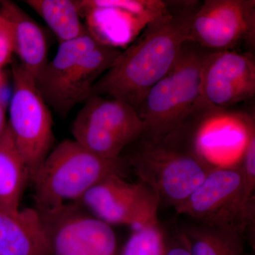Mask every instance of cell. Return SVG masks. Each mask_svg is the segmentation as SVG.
<instances>
[{
  "instance_id": "obj_4",
  "label": "cell",
  "mask_w": 255,
  "mask_h": 255,
  "mask_svg": "<svg viewBox=\"0 0 255 255\" xmlns=\"http://www.w3.org/2000/svg\"><path fill=\"white\" fill-rule=\"evenodd\" d=\"M126 162L102 158L74 140H66L50 151L32 178L39 212L54 211L80 202L87 191L104 179L124 176Z\"/></svg>"
},
{
  "instance_id": "obj_14",
  "label": "cell",
  "mask_w": 255,
  "mask_h": 255,
  "mask_svg": "<svg viewBox=\"0 0 255 255\" xmlns=\"http://www.w3.org/2000/svg\"><path fill=\"white\" fill-rule=\"evenodd\" d=\"M0 255H51L49 239L38 210L0 209Z\"/></svg>"
},
{
  "instance_id": "obj_6",
  "label": "cell",
  "mask_w": 255,
  "mask_h": 255,
  "mask_svg": "<svg viewBox=\"0 0 255 255\" xmlns=\"http://www.w3.org/2000/svg\"><path fill=\"white\" fill-rule=\"evenodd\" d=\"M198 224L241 233L255 227V199L248 195L241 165L215 166L202 184L174 208Z\"/></svg>"
},
{
  "instance_id": "obj_18",
  "label": "cell",
  "mask_w": 255,
  "mask_h": 255,
  "mask_svg": "<svg viewBox=\"0 0 255 255\" xmlns=\"http://www.w3.org/2000/svg\"><path fill=\"white\" fill-rule=\"evenodd\" d=\"M28 6L48 25L59 44L86 34L76 1L71 0H26Z\"/></svg>"
},
{
  "instance_id": "obj_21",
  "label": "cell",
  "mask_w": 255,
  "mask_h": 255,
  "mask_svg": "<svg viewBox=\"0 0 255 255\" xmlns=\"http://www.w3.org/2000/svg\"><path fill=\"white\" fill-rule=\"evenodd\" d=\"M13 53L14 44L11 27L5 19L4 24L0 27V72L3 67L11 61Z\"/></svg>"
},
{
  "instance_id": "obj_19",
  "label": "cell",
  "mask_w": 255,
  "mask_h": 255,
  "mask_svg": "<svg viewBox=\"0 0 255 255\" xmlns=\"http://www.w3.org/2000/svg\"><path fill=\"white\" fill-rule=\"evenodd\" d=\"M164 245L158 223L132 231L119 255H163Z\"/></svg>"
},
{
  "instance_id": "obj_11",
  "label": "cell",
  "mask_w": 255,
  "mask_h": 255,
  "mask_svg": "<svg viewBox=\"0 0 255 255\" xmlns=\"http://www.w3.org/2000/svg\"><path fill=\"white\" fill-rule=\"evenodd\" d=\"M87 19V30L104 44L119 48L130 45L144 28L163 14L168 1L85 0L76 1Z\"/></svg>"
},
{
  "instance_id": "obj_9",
  "label": "cell",
  "mask_w": 255,
  "mask_h": 255,
  "mask_svg": "<svg viewBox=\"0 0 255 255\" xmlns=\"http://www.w3.org/2000/svg\"><path fill=\"white\" fill-rule=\"evenodd\" d=\"M97 219L133 231L158 224L157 196L143 182H129L123 175L109 176L91 188L80 202Z\"/></svg>"
},
{
  "instance_id": "obj_2",
  "label": "cell",
  "mask_w": 255,
  "mask_h": 255,
  "mask_svg": "<svg viewBox=\"0 0 255 255\" xmlns=\"http://www.w3.org/2000/svg\"><path fill=\"white\" fill-rule=\"evenodd\" d=\"M210 111L201 107L180 127L159 136L142 134L134 142L128 162L139 181L153 191L159 204L174 208L187 200L215 167L201 153L197 135Z\"/></svg>"
},
{
  "instance_id": "obj_5",
  "label": "cell",
  "mask_w": 255,
  "mask_h": 255,
  "mask_svg": "<svg viewBox=\"0 0 255 255\" xmlns=\"http://www.w3.org/2000/svg\"><path fill=\"white\" fill-rule=\"evenodd\" d=\"M212 50L187 41L175 64L147 95L137 112L143 134L159 136L172 131L190 118L201 105L203 64Z\"/></svg>"
},
{
  "instance_id": "obj_7",
  "label": "cell",
  "mask_w": 255,
  "mask_h": 255,
  "mask_svg": "<svg viewBox=\"0 0 255 255\" xmlns=\"http://www.w3.org/2000/svg\"><path fill=\"white\" fill-rule=\"evenodd\" d=\"M74 140L102 158L117 159L136 141L145 126L136 110L123 101L92 95L72 125Z\"/></svg>"
},
{
  "instance_id": "obj_13",
  "label": "cell",
  "mask_w": 255,
  "mask_h": 255,
  "mask_svg": "<svg viewBox=\"0 0 255 255\" xmlns=\"http://www.w3.org/2000/svg\"><path fill=\"white\" fill-rule=\"evenodd\" d=\"M255 95V58L243 50L212 51L203 64L200 101L223 111Z\"/></svg>"
},
{
  "instance_id": "obj_17",
  "label": "cell",
  "mask_w": 255,
  "mask_h": 255,
  "mask_svg": "<svg viewBox=\"0 0 255 255\" xmlns=\"http://www.w3.org/2000/svg\"><path fill=\"white\" fill-rule=\"evenodd\" d=\"M179 233L185 240L191 255H246L241 233L198 223L185 226Z\"/></svg>"
},
{
  "instance_id": "obj_22",
  "label": "cell",
  "mask_w": 255,
  "mask_h": 255,
  "mask_svg": "<svg viewBox=\"0 0 255 255\" xmlns=\"http://www.w3.org/2000/svg\"><path fill=\"white\" fill-rule=\"evenodd\" d=\"M163 255H191L187 243L180 233L171 241L167 242L165 239Z\"/></svg>"
},
{
  "instance_id": "obj_10",
  "label": "cell",
  "mask_w": 255,
  "mask_h": 255,
  "mask_svg": "<svg viewBox=\"0 0 255 255\" xmlns=\"http://www.w3.org/2000/svg\"><path fill=\"white\" fill-rule=\"evenodd\" d=\"M188 41L206 49H255V0H205L193 16ZM241 51V50H240Z\"/></svg>"
},
{
  "instance_id": "obj_16",
  "label": "cell",
  "mask_w": 255,
  "mask_h": 255,
  "mask_svg": "<svg viewBox=\"0 0 255 255\" xmlns=\"http://www.w3.org/2000/svg\"><path fill=\"white\" fill-rule=\"evenodd\" d=\"M29 180L27 167L18 152L9 126L0 137V209L15 211Z\"/></svg>"
},
{
  "instance_id": "obj_3",
  "label": "cell",
  "mask_w": 255,
  "mask_h": 255,
  "mask_svg": "<svg viewBox=\"0 0 255 255\" xmlns=\"http://www.w3.org/2000/svg\"><path fill=\"white\" fill-rule=\"evenodd\" d=\"M121 53L88 31L59 44L54 58L37 80V88L47 105L66 117L75 106L91 97L92 87Z\"/></svg>"
},
{
  "instance_id": "obj_20",
  "label": "cell",
  "mask_w": 255,
  "mask_h": 255,
  "mask_svg": "<svg viewBox=\"0 0 255 255\" xmlns=\"http://www.w3.org/2000/svg\"><path fill=\"white\" fill-rule=\"evenodd\" d=\"M241 167L247 192L251 198L255 199V128L252 119L248 123V137L243 149Z\"/></svg>"
},
{
  "instance_id": "obj_24",
  "label": "cell",
  "mask_w": 255,
  "mask_h": 255,
  "mask_svg": "<svg viewBox=\"0 0 255 255\" xmlns=\"http://www.w3.org/2000/svg\"><path fill=\"white\" fill-rule=\"evenodd\" d=\"M5 22V18L4 16L1 15V13H0V27L4 24Z\"/></svg>"
},
{
  "instance_id": "obj_1",
  "label": "cell",
  "mask_w": 255,
  "mask_h": 255,
  "mask_svg": "<svg viewBox=\"0 0 255 255\" xmlns=\"http://www.w3.org/2000/svg\"><path fill=\"white\" fill-rule=\"evenodd\" d=\"M200 4L195 0L168 1L165 12L151 21L97 80L91 96L123 101L137 111L149 90L177 61Z\"/></svg>"
},
{
  "instance_id": "obj_23",
  "label": "cell",
  "mask_w": 255,
  "mask_h": 255,
  "mask_svg": "<svg viewBox=\"0 0 255 255\" xmlns=\"http://www.w3.org/2000/svg\"><path fill=\"white\" fill-rule=\"evenodd\" d=\"M7 123L6 117V107L0 104V137L6 130Z\"/></svg>"
},
{
  "instance_id": "obj_8",
  "label": "cell",
  "mask_w": 255,
  "mask_h": 255,
  "mask_svg": "<svg viewBox=\"0 0 255 255\" xmlns=\"http://www.w3.org/2000/svg\"><path fill=\"white\" fill-rule=\"evenodd\" d=\"M11 73L13 89L8 126L31 181L51 151L54 140L53 119L33 77L17 63L13 64Z\"/></svg>"
},
{
  "instance_id": "obj_15",
  "label": "cell",
  "mask_w": 255,
  "mask_h": 255,
  "mask_svg": "<svg viewBox=\"0 0 255 255\" xmlns=\"http://www.w3.org/2000/svg\"><path fill=\"white\" fill-rule=\"evenodd\" d=\"M0 13L9 23L14 53L19 58L20 65L36 82L48 63V42L44 32L13 1L1 0Z\"/></svg>"
},
{
  "instance_id": "obj_12",
  "label": "cell",
  "mask_w": 255,
  "mask_h": 255,
  "mask_svg": "<svg viewBox=\"0 0 255 255\" xmlns=\"http://www.w3.org/2000/svg\"><path fill=\"white\" fill-rule=\"evenodd\" d=\"M39 213L51 255H119L111 226L85 213L80 202Z\"/></svg>"
}]
</instances>
